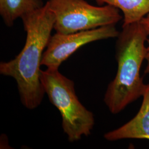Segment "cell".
<instances>
[{"instance_id": "2", "label": "cell", "mask_w": 149, "mask_h": 149, "mask_svg": "<svg viewBox=\"0 0 149 149\" xmlns=\"http://www.w3.org/2000/svg\"><path fill=\"white\" fill-rule=\"evenodd\" d=\"M148 36L141 22L123 25L116 45L117 73L108 84L104 102L117 114L142 97L146 88L140 70L146 54Z\"/></svg>"}, {"instance_id": "3", "label": "cell", "mask_w": 149, "mask_h": 149, "mask_svg": "<svg viewBox=\"0 0 149 149\" xmlns=\"http://www.w3.org/2000/svg\"><path fill=\"white\" fill-rule=\"evenodd\" d=\"M40 81L50 103L59 110L63 131L70 142L89 136L95 124L94 115L79 101L74 82L59 69L52 68L41 70Z\"/></svg>"}, {"instance_id": "6", "label": "cell", "mask_w": 149, "mask_h": 149, "mask_svg": "<svg viewBox=\"0 0 149 149\" xmlns=\"http://www.w3.org/2000/svg\"><path fill=\"white\" fill-rule=\"evenodd\" d=\"M143 101L137 114L119 128L104 134L107 141L123 139H145L149 140V84L143 95Z\"/></svg>"}, {"instance_id": "7", "label": "cell", "mask_w": 149, "mask_h": 149, "mask_svg": "<svg viewBox=\"0 0 149 149\" xmlns=\"http://www.w3.org/2000/svg\"><path fill=\"white\" fill-rule=\"evenodd\" d=\"M100 5H109L123 13V24L140 22L149 13V0H95Z\"/></svg>"}, {"instance_id": "5", "label": "cell", "mask_w": 149, "mask_h": 149, "mask_svg": "<svg viewBox=\"0 0 149 149\" xmlns=\"http://www.w3.org/2000/svg\"><path fill=\"white\" fill-rule=\"evenodd\" d=\"M119 32L116 25L70 34L56 33L52 36L43 54L42 66L59 69L62 63L81 47L98 40L117 38Z\"/></svg>"}, {"instance_id": "9", "label": "cell", "mask_w": 149, "mask_h": 149, "mask_svg": "<svg viewBox=\"0 0 149 149\" xmlns=\"http://www.w3.org/2000/svg\"><path fill=\"white\" fill-rule=\"evenodd\" d=\"M143 24L145 31L146 32L148 38H147V45H146V54L145 60L146 61V65L145 69V74H149V13L140 21Z\"/></svg>"}, {"instance_id": "1", "label": "cell", "mask_w": 149, "mask_h": 149, "mask_svg": "<svg viewBox=\"0 0 149 149\" xmlns=\"http://www.w3.org/2000/svg\"><path fill=\"white\" fill-rule=\"evenodd\" d=\"M21 19L27 34L24 46L14 59L0 63V74L16 81L22 104L33 110L40 106L45 94L40 81V66L55 18L47 2Z\"/></svg>"}, {"instance_id": "8", "label": "cell", "mask_w": 149, "mask_h": 149, "mask_svg": "<svg viewBox=\"0 0 149 149\" xmlns=\"http://www.w3.org/2000/svg\"><path fill=\"white\" fill-rule=\"evenodd\" d=\"M44 5L41 0H0V15L6 25L11 27L18 18Z\"/></svg>"}, {"instance_id": "4", "label": "cell", "mask_w": 149, "mask_h": 149, "mask_svg": "<svg viewBox=\"0 0 149 149\" xmlns=\"http://www.w3.org/2000/svg\"><path fill=\"white\" fill-rule=\"evenodd\" d=\"M55 18L56 33L70 34L108 25L122 19L120 10L109 5H92L86 0H48Z\"/></svg>"}]
</instances>
